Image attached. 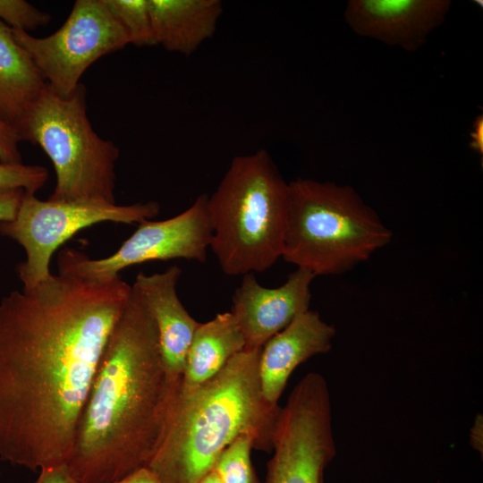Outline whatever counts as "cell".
Returning <instances> with one entry per match:
<instances>
[{
    "instance_id": "1",
    "label": "cell",
    "mask_w": 483,
    "mask_h": 483,
    "mask_svg": "<svg viewBox=\"0 0 483 483\" xmlns=\"http://www.w3.org/2000/svg\"><path fill=\"white\" fill-rule=\"evenodd\" d=\"M120 276L61 273L0 301V460L66 465L108 337L129 301Z\"/></svg>"
},
{
    "instance_id": "2",
    "label": "cell",
    "mask_w": 483,
    "mask_h": 483,
    "mask_svg": "<svg viewBox=\"0 0 483 483\" xmlns=\"http://www.w3.org/2000/svg\"><path fill=\"white\" fill-rule=\"evenodd\" d=\"M182 382L163 364L153 318L131 285L100 359L66 463L80 483H115L146 467Z\"/></svg>"
},
{
    "instance_id": "3",
    "label": "cell",
    "mask_w": 483,
    "mask_h": 483,
    "mask_svg": "<svg viewBox=\"0 0 483 483\" xmlns=\"http://www.w3.org/2000/svg\"><path fill=\"white\" fill-rule=\"evenodd\" d=\"M261 348H245L205 384L179 393L162 441L146 466L162 483H199L242 435L254 438L256 449L273 450L282 407L262 395Z\"/></svg>"
},
{
    "instance_id": "4",
    "label": "cell",
    "mask_w": 483,
    "mask_h": 483,
    "mask_svg": "<svg viewBox=\"0 0 483 483\" xmlns=\"http://www.w3.org/2000/svg\"><path fill=\"white\" fill-rule=\"evenodd\" d=\"M289 186L269 154L235 157L208 196L210 249L228 275L263 272L282 258Z\"/></svg>"
},
{
    "instance_id": "5",
    "label": "cell",
    "mask_w": 483,
    "mask_h": 483,
    "mask_svg": "<svg viewBox=\"0 0 483 483\" xmlns=\"http://www.w3.org/2000/svg\"><path fill=\"white\" fill-rule=\"evenodd\" d=\"M288 186L286 262L315 276L341 275L391 242V230L351 186L302 178Z\"/></svg>"
},
{
    "instance_id": "6",
    "label": "cell",
    "mask_w": 483,
    "mask_h": 483,
    "mask_svg": "<svg viewBox=\"0 0 483 483\" xmlns=\"http://www.w3.org/2000/svg\"><path fill=\"white\" fill-rule=\"evenodd\" d=\"M86 110L82 84L68 97L47 84L17 131L21 141L38 145L53 164L56 184L49 199L114 204L119 149L96 133Z\"/></svg>"
},
{
    "instance_id": "7",
    "label": "cell",
    "mask_w": 483,
    "mask_h": 483,
    "mask_svg": "<svg viewBox=\"0 0 483 483\" xmlns=\"http://www.w3.org/2000/svg\"><path fill=\"white\" fill-rule=\"evenodd\" d=\"M156 201L116 203L41 200L25 191L15 217L0 222V234L18 242L26 258L17 266L24 289L47 280L55 251L79 231L101 222L140 223L158 215Z\"/></svg>"
},
{
    "instance_id": "8",
    "label": "cell",
    "mask_w": 483,
    "mask_h": 483,
    "mask_svg": "<svg viewBox=\"0 0 483 483\" xmlns=\"http://www.w3.org/2000/svg\"><path fill=\"white\" fill-rule=\"evenodd\" d=\"M12 32L47 84L61 97L75 91L93 63L129 44L105 0H77L62 27L48 37L36 38L19 30Z\"/></svg>"
},
{
    "instance_id": "9",
    "label": "cell",
    "mask_w": 483,
    "mask_h": 483,
    "mask_svg": "<svg viewBox=\"0 0 483 483\" xmlns=\"http://www.w3.org/2000/svg\"><path fill=\"white\" fill-rule=\"evenodd\" d=\"M212 240L208 195L196 198L181 214L163 221L144 220L112 255L98 259L72 249L58 257L59 272L92 280L119 276L131 266L152 260L183 258L203 263Z\"/></svg>"
},
{
    "instance_id": "10",
    "label": "cell",
    "mask_w": 483,
    "mask_h": 483,
    "mask_svg": "<svg viewBox=\"0 0 483 483\" xmlns=\"http://www.w3.org/2000/svg\"><path fill=\"white\" fill-rule=\"evenodd\" d=\"M315 277L310 272L297 268L284 284L267 288L252 273L243 275L233 296L231 312L244 336L245 348H261L309 309L310 284Z\"/></svg>"
},
{
    "instance_id": "11",
    "label": "cell",
    "mask_w": 483,
    "mask_h": 483,
    "mask_svg": "<svg viewBox=\"0 0 483 483\" xmlns=\"http://www.w3.org/2000/svg\"><path fill=\"white\" fill-rule=\"evenodd\" d=\"M451 6L450 0H351L344 18L360 36L415 52L444 23Z\"/></svg>"
},
{
    "instance_id": "12",
    "label": "cell",
    "mask_w": 483,
    "mask_h": 483,
    "mask_svg": "<svg viewBox=\"0 0 483 483\" xmlns=\"http://www.w3.org/2000/svg\"><path fill=\"white\" fill-rule=\"evenodd\" d=\"M182 269L171 266L162 273L137 275V290L155 322L165 369L174 382H182L187 353L199 323L186 310L176 291Z\"/></svg>"
},
{
    "instance_id": "13",
    "label": "cell",
    "mask_w": 483,
    "mask_h": 483,
    "mask_svg": "<svg viewBox=\"0 0 483 483\" xmlns=\"http://www.w3.org/2000/svg\"><path fill=\"white\" fill-rule=\"evenodd\" d=\"M335 335L333 325L324 321L317 311L308 309L271 337L261 348L258 364L265 400L278 405L294 369L311 357L329 352Z\"/></svg>"
},
{
    "instance_id": "14",
    "label": "cell",
    "mask_w": 483,
    "mask_h": 483,
    "mask_svg": "<svg viewBox=\"0 0 483 483\" xmlns=\"http://www.w3.org/2000/svg\"><path fill=\"white\" fill-rule=\"evenodd\" d=\"M157 45L190 55L210 38L223 13L219 0H148Z\"/></svg>"
},
{
    "instance_id": "15",
    "label": "cell",
    "mask_w": 483,
    "mask_h": 483,
    "mask_svg": "<svg viewBox=\"0 0 483 483\" xmlns=\"http://www.w3.org/2000/svg\"><path fill=\"white\" fill-rule=\"evenodd\" d=\"M245 347L244 336L231 311L199 323L187 353L180 393L192 392L205 384Z\"/></svg>"
},
{
    "instance_id": "16",
    "label": "cell",
    "mask_w": 483,
    "mask_h": 483,
    "mask_svg": "<svg viewBox=\"0 0 483 483\" xmlns=\"http://www.w3.org/2000/svg\"><path fill=\"white\" fill-rule=\"evenodd\" d=\"M46 85L12 29L0 21V113L16 131Z\"/></svg>"
},
{
    "instance_id": "17",
    "label": "cell",
    "mask_w": 483,
    "mask_h": 483,
    "mask_svg": "<svg viewBox=\"0 0 483 483\" xmlns=\"http://www.w3.org/2000/svg\"><path fill=\"white\" fill-rule=\"evenodd\" d=\"M273 451L265 483H323L324 470L332 461L323 445L303 437L284 438Z\"/></svg>"
},
{
    "instance_id": "18",
    "label": "cell",
    "mask_w": 483,
    "mask_h": 483,
    "mask_svg": "<svg viewBox=\"0 0 483 483\" xmlns=\"http://www.w3.org/2000/svg\"><path fill=\"white\" fill-rule=\"evenodd\" d=\"M105 3L127 35L129 44L140 47L157 45L148 0H105Z\"/></svg>"
},
{
    "instance_id": "19",
    "label": "cell",
    "mask_w": 483,
    "mask_h": 483,
    "mask_svg": "<svg viewBox=\"0 0 483 483\" xmlns=\"http://www.w3.org/2000/svg\"><path fill=\"white\" fill-rule=\"evenodd\" d=\"M253 448L254 438L242 435L222 452L214 467L222 483H260L251 462Z\"/></svg>"
},
{
    "instance_id": "20",
    "label": "cell",
    "mask_w": 483,
    "mask_h": 483,
    "mask_svg": "<svg viewBox=\"0 0 483 483\" xmlns=\"http://www.w3.org/2000/svg\"><path fill=\"white\" fill-rule=\"evenodd\" d=\"M51 17L24 0H0V21L12 30L28 32L47 25Z\"/></svg>"
},
{
    "instance_id": "21",
    "label": "cell",
    "mask_w": 483,
    "mask_h": 483,
    "mask_svg": "<svg viewBox=\"0 0 483 483\" xmlns=\"http://www.w3.org/2000/svg\"><path fill=\"white\" fill-rule=\"evenodd\" d=\"M47 178V169L41 165L0 163V190L21 189L36 193Z\"/></svg>"
},
{
    "instance_id": "22",
    "label": "cell",
    "mask_w": 483,
    "mask_h": 483,
    "mask_svg": "<svg viewBox=\"0 0 483 483\" xmlns=\"http://www.w3.org/2000/svg\"><path fill=\"white\" fill-rule=\"evenodd\" d=\"M21 139L16 129L0 113V163L21 164L19 149Z\"/></svg>"
},
{
    "instance_id": "23",
    "label": "cell",
    "mask_w": 483,
    "mask_h": 483,
    "mask_svg": "<svg viewBox=\"0 0 483 483\" xmlns=\"http://www.w3.org/2000/svg\"><path fill=\"white\" fill-rule=\"evenodd\" d=\"M24 193L21 189L0 190V222L15 217Z\"/></svg>"
},
{
    "instance_id": "24",
    "label": "cell",
    "mask_w": 483,
    "mask_h": 483,
    "mask_svg": "<svg viewBox=\"0 0 483 483\" xmlns=\"http://www.w3.org/2000/svg\"><path fill=\"white\" fill-rule=\"evenodd\" d=\"M35 483H80L68 471L65 465L50 467L39 470Z\"/></svg>"
},
{
    "instance_id": "25",
    "label": "cell",
    "mask_w": 483,
    "mask_h": 483,
    "mask_svg": "<svg viewBox=\"0 0 483 483\" xmlns=\"http://www.w3.org/2000/svg\"><path fill=\"white\" fill-rule=\"evenodd\" d=\"M470 148L483 155V115H478L474 120L472 131H470Z\"/></svg>"
},
{
    "instance_id": "26",
    "label": "cell",
    "mask_w": 483,
    "mask_h": 483,
    "mask_svg": "<svg viewBox=\"0 0 483 483\" xmlns=\"http://www.w3.org/2000/svg\"><path fill=\"white\" fill-rule=\"evenodd\" d=\"M115 483H162L147 467H143Z\"/></svg>"
},
{
    "instance_id": "27",
    "label": "cell",
    "mask_w": 483,
    "mask_h": 483,
    "mask_svg": "<svg viewBox=\"0 0 483 483\" xmlns=\"http://www.w3.org/2000/svg\"><path fill=\"white\" fill-rule=\"evenodd\" d=\"M480 419H476L474 426L471 429V445L476 448L477 450H480L482 452V448L479 446V443L482 445V441L479 440V433H482V419L481 416L479 418Z\"/></svg>"
},
{
    "instance_id": "28",
    "label": "cell",
    "mask_w": 483,
    "mask_h": 483,
    "mask_svg": "<svg viewBox=\"0 0 483 483\" xmlns=\"http://www.w3.org/2000/svg\"><path fill=\"white\" fill-rule=\"evenodd\" d=\"M199 483H222L215 470L208 472Z\"/></svg>"
}]
</instances>
